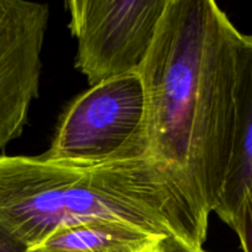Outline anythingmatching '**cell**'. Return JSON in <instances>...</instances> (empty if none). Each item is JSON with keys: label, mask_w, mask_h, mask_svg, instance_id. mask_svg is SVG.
Returning a JSON list of instances; mask_svg holds the SVG:
<instances>
[{"label": "cell", "mask_w": 252, "mask_h": 252, "mask_svg": "<svg viewBox=\"0 0 252 252\" xmlns=\"http://www.w3.org/2000/svg\"><path fill=\"white\" fill-rule=\"evenodd\" d=\"M169 0H70L75 68L90 86L137 73Z\"/></svg>", "instance_id": "obj_4"}, {"label": "cell", "mask_w": 252, "mask_h": 252, "mask_svg": "<svg viewBox=\"0 0 252 252\" xmlns=\"http://www.w3.org/2000/svg\"><path fill=\"white\" fill-rule=\"evenodd\" d=\"M252 185V34H243L238 52L235 86V133L228 175L217 216L233 225Z\"/></svg>", "instance_id": "obj_6"}, {"label": "cell", "mask_w": 252, "mask_h": 252, "mask_svg": "<svg viewBox=\"0 0 252 252\" xmlns=\"http://www.w3.org/2000/svg\"><path fill=\"white\" fill-rule=\"evenodd\" d=\"M241 36L213 0H169L137 70L147 155L179 176L206 224L233 153Z\"/></svg>", "instance_id": "obj_1"}, {"label": "cell", "mask_w": 252, "mask_h": 252, "mask_svg": "<svg viewBox=\"0 0 252 252\" xmlns=\"http://www.w3.org/2000/svg\"><path fill=\"white\" fill-rule=\"evenodd\" d=\"M161 240L122 224L91 221L56 230L27 252H145Z\"/></svg>", "instance_id": "obj_7"}, {"label": "cell", "mask_w": 252, "mask_h": 252, "mask_svg": "<svg viewBox=\"0 0 252 252\" xmlns=\"http://www.w3.org/2000/svg\"><path fill=\"white\" fill-rule=\"evenodd\" d=\"M231 229L240 240L243 252H252V185L239 207Z\"/></svg>", "instance_id": "obj_8"}, {"label": "cell", "mask_w": 252, "mask_h": 252, "mask_svg": "<svg viewBox=\"0 0 252 252\" xmlns=\"http://www.w3.org/2000/svg\"><path fill=\"white\" fill-rule=\"evenodd\" d=\"M0 252H27V249L0 229Z\"/></svg>", "instance_id": "obj_10"}, {"label": "cell", "mask_w": 252, "mask_h": 252, "mask_svg": "<svg viewBox=\"0 0 252 252\" xmlns=\"http://www.w3.org/2000/svg\"><path fill=\"white\" fill-rule=\"evenodd\" d=\"M160 243H161V241H160ZM160 243L158 244L157 246H154V248H152V249H150V250H148V251H145V252H160Z\"/></svg>", "instance_id": "obj_11"}, {"label": "cell", "mask_w": 252, "mask_h": 252, "mask_svg": "<svg viewBox=\"0 0 252 252\" xmlns=\"http://www.w3.org/2000/svg\"><path fill=\"white\" fill-rule=\"evenodd\" d=\"M48 19L46 2L0 0V153L21 135L38 97Z\"/></svg>", "instance_id": "obj_5"}, {"label": "cell", "mask_w": 252, "mask_h": 252, "mask_svg": "<svg viewBox=\"0 0 252 252\" xmlns=\"http://www.w3.org/2000/svg\"><path fill=\"white\" fill-rule=\"evenodd\" d=\"M145 96L138 73L98 83L64 111L51 148L53 162L95 165L148 157Z\"/></svg>", "instance_id": "obj_3"}, {"label": "cell", "mask_w": 252, "mask_h": 252, "mask_svg": "<svg viewBox=\"0 0 252 252\" xmlns=\"http://www.w3.org/2000/svg\"><path fill=\"white\" fill-rule=\"evenodd\" d=\"M160 252H209L203 248H191L175 239H162L160 243Z\"/></svg>", "instance_id": "obj_9"}, {"label": "cell", "mask_w": 252, "mask_h": 252, "mask_svg": "<svg viewBox=\"0 0 252 252\" xmlns=\"http://www.w3.org/2000/svg\"><path fill=\"white\" fill-rule=\"evenodd\" d=\"M122 224L203 248L208 224L176 174L150 157L95 165L0 155V229L26 249L56 230Z\"/></svg>", "instance_id": "obj_2"}]
</instances>
